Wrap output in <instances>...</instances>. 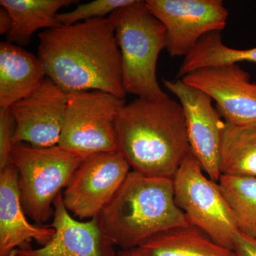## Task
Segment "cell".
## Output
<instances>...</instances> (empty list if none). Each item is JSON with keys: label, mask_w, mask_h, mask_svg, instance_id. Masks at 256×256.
I'll return each instance as SVG.
<instances>
[{"label": "cell", "mask_w": 256, "mask_h": 256, "mask_svg": "<svg viewBox=\"0 0 256 256\" xmlns=\"http://www.w3.org/2000/svg\"><path fill=\"white\" fill-rule=\"evenodd\" d=\"M68 102V94L46 77L37 90L10 108L16 124L14 146H58Z\"/></svg>", "instance_id": "12"}, {"label": "cell", "mask_w": 256, "mask_h": 256, "mask_svg": "<svg viewBox=\"0 0 256 256\" xmlns=\"http://www.w3.org/2000/svg\"><path fill=\"white\" fill-rule=\"evenodd\" d=\"M218 182L239 232L256 238V178L222 174Z\"/></svg>", "instance_id": "20"}, {"label": "cell", "mask_w": 256, "mask_h": 256, "mask_svg": "<svg viewBox=\"0 0 256 256\" xmlns=\"http://www.w3.org/2000/svg\"><path fill=\"white\" fill-rule=\"evenodd\" d=\"M108 245L121 250L138 248L165 230L188 226L175 202L172 178L132 171L98 217Z\"/></svg>", "instance_id": "3"}, {"label": "cell", "mask_w": 256, "mask_h": 256, "mask_svg": "<svg viewBox=\"0 0 256 256\" xmlns=\"http://www.w3.org/2000/svg\"><path fill=\"white\" fill-rule=\"evenodd\" d=\"M116 132L120 152L133 171L146 176L173 180L192 153L182 107L170 97L126 104Z\"/></svg>", "instance_id": "2"}, {"label": "cell", "mask_w": 256, "mask_h": 256, "mask_svg": "<svg viewBox=\"0 0 256 256\" xmlns=\"http://www.w3.org/2000/svg\"><path fill=\"white\" fill-rule=\"evenodd\" d=\"M38 56L10 42L0 44V108L31 95L46 78Z\"/></svg>", "instance_id": "15"}, {"label": "cell", "mask_w": 256, "mask_h": 256, "mask_svg": "<svg viewBox=\"0 0 256 256\" xmlns=\"http://www.w3.org/2000/svg\"><path fill=\"white\" fill-rule=\"evenodd\" d=\"M22 204L18 172L12 164L0 172V256H11L35 240L46 245L55 235L52 226L30 224Z\"/></svg>", "instance_id": "14"}, {"label": "cell", "mask_w": 256, "mask_h": 256, "mask_svg": "<svg viewBox=\"0 0 256 256\" xmlns=\"http://www.w3.org/2000/svg\"><path fill=\"white\" fill-rule=\"evenodd\" d=\"M15 130L16 124L10 108H0V172L12 164Z\"/></svg>", "instance_id": "22"}, {"label": "cell", "mask_w": 256, "mask_h": 256, "mask_svg": "<svg viewBox=\"0 0 256 256\" xmlns=\"http://www.w3.org/2000/svg\"><path fill=\"white\" fill-rule=\"evenodd\" d=\"M152 14L166 30V50L186 57L204 36L226 26L228 11L220 0H146Z\"/></svg>", "instance_id": "8"}, {"label": "cell", "mask_w": 256, "mask_h": 256, "mask_svg": "<svg viewBox=\"0 0 256 256\" xmlns=\"http://www.w3.org/2000/svg\"><path fill=\"white\" fill-rule=\"evenodd\" d=\"M58 146L84 156L118 151L116 122L124 99L102 92L68 94Z\"/></svg>", "instance_id": "7"}, {"label": "cell", "mask_w": 256, "mask_h": 256, "mask_svg": "<svg viewBox=\"0 0 256 256\" xmlns=\"http://www.w3.org/2000/svg\"><path fill=\"white\" fill-rule=\"evenodd\" d=\"M235 256H256V238L239 232L234 240Z\"/></svg>", "instance_id": "23"}, {"label": "cell", "mask_w": 256, "mask_h": 256, "mask_svg": "<svg viewBox=\"0 0 256 256\" xmlns=\"http://www.w3.org/2000/svg\"><path fill=\"white\" fill-rule=\"evenodd\" d=\"M54 208L52 240L40 248L18 249L11 256H116L104 238L98 218H74L64 204L63 194L55 200Z\"/></svg>", "instance_id": "13"}, {"label": "cell", "mask_w": 256, "mask_h": 256, "mask_svg": "<svg viewBox=\"0 0 256 256\" xmlns=\"http://www.w3.org/2000/svg\"><path fill=\"white\" fill-rule=\"evenodd\" d=\"M110 16L120 50L126 94L150 100L169 97L156 76L160 54L166 48V30L162 24L142 0H136Z\"/></svg>", "instance_id": "4"}, {"label": "cell", "mask_w": 256, "mask_h": 256, "mask_svg": "<svg viewBox=\"0 0 256 256\" xmlns=\"http://www.w3.org/2000/svg\"><path fill=\"white\" fill-rule=\"evenodd\" d=\"M86 158L60 146L37 148L24 143L15 144L12 164L18 170L26 216L38 224L50 220L54 214L55 200Z\"/></svg>", "instance_id": "5"}, {"label": "cell", "mask_w": 256, "mask_h": 256, "mask_svg": "<svg viewBox=\"0 0 256 256\" xmlns=\"http://www.w3.org/2000/svg\"><path fill=\"white\" fill-rule=\"evenodd\" d=\"M222 174L256 178V126L225 122L220 150Z\"/></svg>", "instance_id": "18"}, {"label": "cell", "mask_w": 256, "mask_h": 256, "mask_svg": "<svg viewBox=\"0 0 256 256\" xmlns=\"http://www.w3.org/2000/svg\"><path fill=\"white\" fill-rule=\"evenodd\" d=\"M136 0H96L79 5L69 12L58 14L57 20L62 26H70L95 18H106L114 12L133 4Z\"/></svg>", "instance_id": "21"}, {"label": "cell", "mask_w": 256, "mask_h": 256, "mask_svg": "<svg viewBox=\"0 0 256 256\" xmlns=\"http://www.w3.org/2000/svg\"><path fill=\"white\" fill-rule=\"evenodd\" d=\"M46 76L67 94L102 92L124 99L122 65L112 18H95L38 34Z\"/></svg>", "instance_id": "1"}, {"label": "cell", "mask_w": 256, "mask_h": 256, "mask_svg": "<svg viewBox=\"0 0 256 256\" xmlns=\"http://www.w3.org/2000/svg\"><path fill=\"white\" fill-rule=\"evenodd\" d=\"M12 28V18L9 12L1 6L0 9V34L8 35Z\"/></svg>", "instance_id": "24"}, {"label": "cell", "mask_w": 256, "mask_h": 256, "mask_svg": "<svg viewBox=\"0 0 256 256\" xmlns=\"http://www.w3.org/2000/svg\"><path fill=\"white\" fill-rule=\"evenodd\" d=\"M130 170L119 151L88 156L66 188L64 204L79 220L98 218L124 184Z\"/></svg>", "instance_id": "9"}, {"label": "cell", "mask_w": 256, "mask_h": 256, "mask_svg": "<svg viewBox=\"0 0 256 256\" xmlns=\"http://www.w3.org/2000/svg\"><path fill=\"white\" fill-rule=\"evenodd\" d=\"M116 256H142L138 248L131 249V250H122L116 254Z\"/></svg>", "instance_id": "25"}, {"label": "cell", "mask_w": 256, "mask_h": 256, "mask_svg": "<svg viewBox=\"0 0 256 256\" xmlns=\"http://www.w3.org/2000/svg\"><path fill=\"white\" fill-rule=\"evenodd\" d=\"M215 101L224 122L256 126V82L238 64L200 69L181 79Z\"/></svg>", "instance_id": "11"}, {"label": "cell", "mask_w": 256, "mask_h": 256, "mask_svg": "<svg viewBox=\"0 0 256 256\" xmlns=\"http://www.w3.org/2000/svg\"><path fill=\"white\" fill-rule=\"evenodd\" d=\"M138 250L142 256H235L190 224L158 234Z\"/></svg>", "instance_id": "17"}, {"label": "cell", "mask_w": 256, "mask_h": 256, "mask_svg": "<svg viewBox=\"0 0 256 256\" xmlns=\"http://www.w3.org/2000/svg\"><path fill=\"white\" fill-rule=\"evenodd\" d=\"M76 2L73 0H1V6L9 12L12 18L8 42L26 46L38 30L62 26L57 20L58 11Z\"/></svg>", "instance_id": "16"}, {"label": "cell", "mask_w": 256, "mask_h": 256, "mask_svg": "<svg viewBox=\"0 0 256 256\" xmlns=\"http://www.w3.org/2000/svg\"><path fill=\"white\" fill-rule=\"evenodd\" d=\"M242 62L256 64V48L234 50L224 44L220 32H213L204 36L191 53L185 57L178 77L182 79L200 69Z\"/></svg>", "instance_id": "19"}, {"label": "cell", "mask_w": 256, "mask_h": 256, "mask_svg": "<svg viewBox=\"0 0 256 256\" xmlns=\"http://www.w3.org/2000/svg\"><path fill=\"white\" fill-rule=\"evenodd\" d=\"M164 86L180 100L182 107L192 154L210 180L220 181L222 132L225 122L213 100L205 92L181 79L163 80Z\"/></svg>", "instance_id": "10"}, {"label": "cell", "mask_w": 256, "mask_h": 256, "mask_svg": "<svg viewBox=\"0 0 256 256\" xmlns=\"http://www.w3.org/2000/svg\"><path fill=\"white\" fill-rule=\"evenodd\" d=\"M204 173L191 153L173 178L175 202L188 223L201 229L220 246L233 252L239 232L235 217L220 185Z\"/></svg>", "instance_id": "6"}]
</instances>
